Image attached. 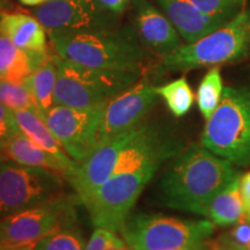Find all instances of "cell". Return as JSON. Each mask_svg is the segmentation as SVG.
I'll use <instances>...</instances> for the list:
<instances>
[{
    "label": "cell",
    "mask_w": 250,
    "mask_h": 250,
    "mask_svg": "<svg viewBox=\"0 0 250 250\" xmlns=\"http://www.w3.org/2000/svg\"><path fill=\"white\" fill-rule=\"evenodd\" d=\"M240 176L232 162L192 144L175 156L162 177V201L170 208L204 215L213 197Z\"/></svg>",
    "instance_id": "1"
},
{
    "label": "cell",
    "mask_w": 250,
    "mask_h": 250,
    "mask_svg": "<svg viewBox=\"0 0 250 250\" xmlns=\"http://www.w3.org/2000/svg\"><path fill=\"white\" fill-rule=\"evenodd\" d=\"M50 44L59 57L110 70L145 73L148 50L142 44L133 24L96 29L49 30Z\"/></svg>",
    "instance_id": "2"
},
{
    "label": "cell",
    "mask_w": 250,
    "mask_h": 250,
    "mask_svg": "<svg viewBox=\"0 0 250 250\" xmlns=\"http://www.w3.org/2000/svg\"><path fill=\"white\" fill-rule=\"evenodd\" d=\"M57 83L55 105L93 108L130 88L144 78V72L86 66L59 57L55 52Z\"/></svg>",
    "instance_id": "3"
},
{
    "label": "cell",
    "mask_w": 250,
    "mask_h": 250,
    "mask_svg": "<svg viewBox=\"0 0 250 250\" xmlns=\"http://www.w3.org/2000/svg\"><path fill=\"white\" fill-rule=\"evenodd\" d=\"M202 145L235 166H250V89L226 87L206 121Z\"/></svg>",
    "instance_id": "4"
},
{
    "label": "cell",
    "mask_w": 250,
    "mask_h": 250,
    "mask_svg": "<svg viewBox=\"0 0 250 250\" xmlns=\"http://www.w3.org/2000/svg\"><path fill=\"white\" fill-rule=\"evenodd\" d=\"M250 49V9H242L223 27L164 57L171 72L217 66L242 59Z\"/></svg>",
    "instance_id": "5"
},
{
    "label": "cell",
    "mask_w": 250,
    "mask_h": 250,
    "mask_svg": "<svg viewBox=\"0 0 250 250\" xmlns=\"http://www.w3.org/2000/svg\"><path fill=\"white\" fill-rule=\"evenodd\" d=\"M215 230L208 219L192 220L160 214H137L121 230L130 250H173L208 241Z\"/></svg>",
    "instance_id": "6"
},
{
    "label": "cell",
    "mask_w": 250,
    "mask_h": 250,
    "mask_svg": "<svg viewBox=\"0 0 250 250\" xmlns=\"http://www.w3.org/2000/svg\"><path fill=\"white\" fill-rule=\"evenodd\" d=\"M64 175L0 161V219L64 196Z\"/></svg>",
    "instance_id": "7"
},
{
    "label": "cell",
    "mask_w": 250,
    "mask_h": 250,
    "mask_svg": "<svg viewBox=\"0 0 250 250\" xmlns=\"http://www.w3.org/2000/svg\"><path fill=\"white\" fill-rule=\"evenodd\" d=\"M156 171L158 168L125 171L105 181L83 204L94 226L121 233L137 199Z\"/></svg>",
    "instance_id": "8"
},
{
    "label": "cell",
    "mask_w": 250,
    "mask_h": 250,
    "mask_svg": "<svg viewBox=\"0 0 250 250\" xmlns=\"http://www.w3.org/2000/svg\"><path fill=\"white\" fill-rule=\"evenodd\" d=\"M77 197L62 196L0 219V250L34 246L74 213Z\"/></svg>",
    "instance_id": "9"
},
{
    "label": "cell",
    "mask_w": 250,
    "mask_h": 250,
    "mask_svg": "<svg viewBox=\"0 0 250 250\" xmlns=\"http://www.w3.org/2000/svg\"><path fill=\"white\" fill-rule=\"evenodd\" d=\"M104 105L105 103L93 108L54 105L43 115L62 148L78 164L100 144V124Z\"/></svg>",
    "instance_id": "10"
},
{
    "label": "cell",
    "mask_w": 250,
    "mask_h": 250,
    "mask_svg": "<svg viewBox=\"0 0 250 250\" xmlns=\"http://www.w3.org/2000/svg\"><path fill=\"white\" fill-rule=\"evenodd\" d=\"M155 86L145 79L114 96L105 103L100 124V144L143 123L158 102Z\"/></svg>",
    "instance_id": "11"
},
{
    "label": "cell",
    "mask_w": 250,
    "mask_h": 250,
    "mask_svg": "<svg viewBox=\"0 0 250 250\" xmlns=\"http://www.w3.org/2000/svg\"><path fill=\"white\" fill-rule=\"evenodd\" d=\"M30 13L48 31L121 26V18L103 9L98 0H49L31 9Z\"/></svg>",
    "instance_id": "12"
},
{
    "label": "cell",
    "mask_w": 250,
    "mask_h": 250,
    "mask_svg": "<svg viewBox=\"0 0 250 250\" xmlns=\"http://www.w3.org/2000/svg\"><path fill=\"white\" fill-rule=\"evenodd\" d=\"M136 127L99 144L85 160L78 164L76 171L67 181L81 204H85L90 196L112 176L121 153L133 138Z\"/></svg>",
    "instance_id": "13"
},
{
    "label": "cell",
    "mask_w": 250,
    "mask_h": 250,
    "mask_svg": "<svg viewBox=\"0 0 250 250\" xmlns=\"http://www.w3.org/2000/svg\"><path fill=\"white\" fill-rule=\"evenodd\" d=\"M133 27L146 50L162 58L182 45V39L164 12L148 0H132Z\"/></svg>",
    "instance_id": "14"
},
{
    "label": "cell",
    "mask_w": 250,
    "mask_h": 250,
    "mask_svg": "<svg viewBox=\"0 0 250 250\" xmlns=\"http://www.w3.org/2000/svg\"><path fill=\"white\" fill-rule=\"evenodd\" d=\"M156 2L186 43L196 42L229 21L206 14L187 0H156Z\"/></svg>",
    "instance_id": "15"
},
{
    "label": "cell",
    "mask_w": 250,
    "mask_h": 250,
    "mask_svg": "<svg viewBox=\"0 0 250 250\" xmlns=\"http://www.w3.org/2000/svg\"><path fill=\"white\" fill-rule=\"evenodd\" d=\"M0 33L28 54H45L52 49L49 45L48 30L31 13L2 12Z\"/></svg>",
    "instance_id": "16"
},
{
    "label": "cell",
    "mask_w": 250,
    "mask_h": 250,
    "mask_svg": "<svg viewBox=\"0 0 250 250\" xmlns=\"http://www.w3.org/2000/svg\"><path fill=\"white\" fill-rule=\"evenodd\" d=\"M13 111L15 122L19 129L24 136L33 140L36 145L45 149L50 154L54 155L57 160L64 165L67 170V177L71 176L78 168V162L74 161L70 155L62 148V144L56 138V136L50 130L48 124L45 123L42 114L37 109H23V110Z\"/></svg>",
    "instance_id": "17"
},
{
    "label": "cell",
    "mask_w": 250,
    "mask_h": 250,
    "mask_svg": "<svg viewBox=\"0 0 250 250\" xmlns=\"http://www.w3.org/2000/svg\"><path fill=\"white\" fill-rule=\"evenodd\" d=\"M1 156L19 165L57 171L64 175L65 179L67 177V170L64 165L45 149L36 145L22 132L15 134L5 144Z\"/></svg>",
    "instance_id": "18"
},
{
    "label": "cell",
    "mask_w": 250,
    "mask_h": 250,
    "mask_svg": "<svg viewBox=\"0 0 250 250\" xmlns=\"http://www.w3.org/2000/svg\"><path fill=\"white\" fill-rule=\"evenodd\" d=\"M240 179L241 176L228 184L208 203L204 215L215 226L235 225L242 218L243 201L240 190Z\"/></svg>",
    "instance_id": "19"
},
{
    "label": "cell",
    "mask_w": 250,
    "mask_h": 250,
    "mask_svg": "<svg viewBox=\"0 0 250 250\" xmlns=\"http://www.w3.org/2000/svg\"><path fill=\"white\" fill-rule=\"evenodd\" d=\"M57 76L58 71L54 51L24 80L33 94L37 109L42 114V116L55 105L54 94Z\"/></svg>",
    "instance_id": "20"
},
{
    "label": "cell",
    "mask_w": 250,
    "mask_h": 250,
    "mask_svg": "<svg viewBox=\"0 0 250 250\" xmlns=\"http://www.w3.org/2000/svg\"><path fill=\"white\" fill-rule=\"evenodd\" d=\"M35 70L33 57L0 33V80L23 83Z\"/></svg>",
    "instance_id": "21"
},
{
    "label": "cell",
    "mask_w": 250,
    "mask_h": 250,
    "mask_svg": "<svg viewBox=\"0 0 250 250\" xmlns=\"http://www.w3.org/2000/svg\"><path fill=\"white\" fill-rule=\"evenodd\" d=\"M33 250H86V242L77 224V213H72L56 229L36 242Z\"/></svg>",
    "instance_id": "22"
},
{
    "label": "cell",
    "mask_w": 250,
    "mask_h": 250,
    "mask_svg": "<svg viewBox=\"0 0 250 250\" xmlns=\"http://www.w3.org/2000/svg\"><path fill=\"white\" fill-rule=\"evenodd\" d=\"M156 93L165 100L166 104L175 117H182L191 109L195 95L184 77L155 87Z\"/></svg>",
    "instance_id": "23"
},
{
    "label": "cell",
    "mask_w": 250,
    "mask_h": 250,
    "mask_svg": "<svg viewBox=\"0 0 250 250\" xmlns=\"http://www.w3.org/2000/svg\"><path fill=\"white\" fill-rule=\"evenodd\" d=\"M224 94L223 78L218 67H212L203 78L197 90V104L206 121L218 108Z\"/></svg>",
    "instance_id": "24"
},
{
    "label": "cell",
    "mask_w": 250,
    "mask_h": 250,
    "mask_svg": "<svg viewBox=\"0 0 250 250\" xmlns=\"http://www.w3.org/2000/svg\"><path fill=\"white\" fill-rule=\"evenodd\" d=\"M0 103L11 110L37 109L33 94L24 81L14 83V81L0 80Z\"/></svg>",
    "instance_id": "25"
},
{
    "label": "cell",
    "mask_w": 250,
    "mask_h": 250,
    "mask_svg": "<svg viewBox=\"0 0 250 250\" xmlns=\"http://www.w3.org/2000/svg\"><path fill=\"white\" fill-rule=\"evenodd\" d=\"M187 1L206 14L230 20L241 11L245 0H187Z\"/></svg>",
    "instance_id": "26"
},
{
    "label": "cell",
    "mask_w": 250,
    "mask_h": 250,
    "mask_svg": "<svg viewBox=\"0 0 250 250\" xmlns=\"http://www.w3.org/2000/svg\"><path fill=\"white\" fill-rule=\"evenodd\" d=\"M126 242L121 239L116 233L108 228L96 227L88 243L86 245V250H109L114 247L125 246Z\"/></svg>",
    "instance_id": "27"
},
{
    "label": "cell",
    "mask_w": 250,
    "mask_h": 250,
    "mask_svg": "<svg viewBox=\"0 0 250 250\" xmlns=\"http://www.w3.org/2000/svg\"><path fill=\"white\" fill-rule=\"evenodd\" d=\"M223 239L235 250H246L250 246V220L243 217Z\"/></svg>",
    "instance_id": "28"
},
{
    "label": "cell",
    "mask_w": 250,
    "mask_h": 250,
    "mask_svg": "<svg viewBox=\"0 0 250 250\" xmlns=\"http://www.w3.org/2000/svg\"><path fill=\"white\" fill-rule=\"evenodd\" d=\"M18 133H21V131L15 122L13 111L0 103V156L5 144Z\"/></svg>",
    "instance_id": "29"
},
{
    "label": "cell",
    "mask_w": 250,
    "mask_h": 250,
    "mask_svg": "<svg viewBox=\"0 0 250 250\" xmlns=\"http://www.w3.org/2000/svg\"><path fill=\"white\" fill-rule=\"evenodd\" d=\"M98 2L103 9L120 18L123 17V14L132 5V0H98Z\"/></svg>",
    "instance_id": "30"
},
{
    "label": "cell",
    "mask_w": 250,
    "mask_h": 250,
    "mask_svg": "<svg viewBox=\"0 0 250 250\" xmlns=\"http://www.w3.org/2000/svg\"><path fill=\"white\" fill-rule=\"evenodd\" d=\"M240 190L243 201V217L250 220V171L240 179Z\"/></svg>",
    "instance_id": "31"
},
{
    "label": "cell",
    "mask_w": 250,
    "mask_h": 250,
    "mask_svg": "<svg viewBox=\"0 0 250 250\" xmlns=\"http://www.w3.org/2000/svg\"><path fill=\"white\" fill-rule=\"evenodd\" d=\"M208 245H210V250H235L233 247L228 245L223 237L215 240V241H210Z\"/></svg>",
    "instance_id": "32"
},
{
    "label": "cell",
    "mask_w": 250,
    "mask_h": 250,
    "mask_svg": "<svg viewBox=\"0 0 250 250\" xmlns=\"http://www.w3.org/2000/svg\"><path fill=\"white\" fill-rule=\"evenodd\" d=\"M173 250H210V245H208V241H204L201 243H196V245L183 247V248L179 249H173Z\"/></svg>",
    "instance_id": "33"
},
{
    "label": "cell",
    "mask_w": 250,
    "mask_h": 250,
    "mask_svg": "<svg viewBox=\"0 0 250 250\" xmlns=\"http://www.w3.org/2000/svg\"><path fill=\"white\" fill-rule=\"evenodd\" d=\"M18 1L21 2L22 5L31 6V7H36V6L43 4V2H44V0H18Z\"/></svg>",
    "instance_id": "34"
},
{
    "label": "cell",
    "mask_w": 250,
    "mask_h": 250,
    "mask_svg": "<svg viewBox=\"0 0 250 250\" xmlns=\"http://www.w3.org/2000/svg\"><path fill=\"white\" fill-rule=\"evenodd\" d=\"M11 7H13L11 0H0V12H9Z\"/></svg>",
    "instance_id": "35"
},
{
    "label": "cell",
    "mask_w": 250,
    "mask_h": 250,
    "mask_svg": "<svg viewBox=\"0 0 250 250\" xmlns=\"http://www.w3.org/2000/svg\"><path fill=\"white\" fill-rule=\"evenodd\" d=\"M109 250H130V249L129 247H127V245H125L121 247H114V248H110Z\"/></svg>",
    "instance_id": "36"
},
{
    "label": "cell",
    "mask_w": 250,
    "mask_h": 250,
    "mask_svg": "<svg viewBox=\"0 0 250 250\" xmlns=\"http://www.w3.org/2000/svg\"><path fill=\"white\" fill-rule=\"evenodd\" d=\"M31 247H33V246H30V247H24V248H21V249H18V250H33V249H31Z\"/></svg>",
    "instance_id": "37"
},
{
    "label": "cell",
    "mask_w": 250,
    "mask_h": 250,
    "mask_svg": "<svg viewBox=\"0 0 250 250\" xmlns=\"http://www.w3.org/2000/svg\"><path fill=\"white\" fill-rule=\"evenodd\" d=\"M2 160H6V159L4 158V156H0V161H2Z\"/></svg>",
    "instance_id": "38"
},
{
    "label": "cell",
    "mask_w": 250,
    "mask_h": 250,
    "mask_svg": "<svg viewBox=\"0 0 250 250\" xmlns=\"http://www.w3.org/2000/svg\"><path fill=\"white\" fill-rule=\"evenodd\" d=\"M0 243H1V233H0Z\"/></svg>",
    "instance_id": "39"
},
{
    "label": "cell",
    "mask_w": 250,
    "mask_h": 250,
    "mask_svg": "<svg viewBox=\"0 0 250 250\" xmlns=\"http://www.w3.org/2000/svg\"><path fill=\"white\" fill-rule=\"evenodd\" d=\"M1 14H2V12H0V19H1Z\"/></svg>",
    "instance_id": "40"
},
{
    "label": "cell",
    "mask_w": 250,
    "mask_h": 250,
    "mask_svg": "<svg viewBox=\"0 0 250 250\" xmlns=\"http://www.w3.org/2000/svg\"><path fill=\"white\" fill-rule=\"evenodd\" d=\"M246 250H250V246H249V247H248V248H247Z\"/></svg>",
    "instance_id": "41"
},
{
    "label": "cell",
    "mask_w": 250,
    "mask_h": 250,
    "mask_svg": "<svg viewBox=\"0 0 250 250\" xmlns=\"http://www.w3.org/2000/svg\"><path fill=\"white\" fill-rule=\"evenodd\" d=\"M45 1H49V0H44V2H45Z\"/></svg>",
    "instance_id": "42"
}]
</instances>
